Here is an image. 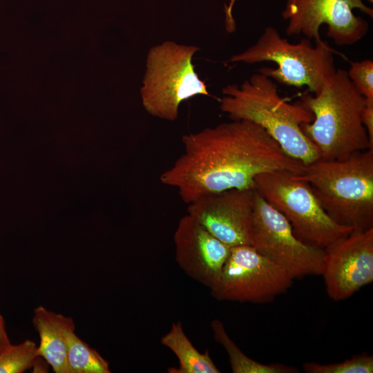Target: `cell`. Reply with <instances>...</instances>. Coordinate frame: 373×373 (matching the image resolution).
<instances>
[{
  "instance_id": "7402d4cb",
  "label": "cell",
  "mask_w": 373,
  "mask_h": 373,
  "mask_svg": "<svg viewBox=\"0 0 373 373\" xmlns=\"http://www.w3.org/2000/svg\"><path fill=\"white\" fill-rule=\"evenodd\" d=\"M236 0H229L225 8V28L227 32L232 33L236 30V22L232 14V10Z\"/></svg>"
},
{
  "instance_id": "6da1fadb",
  "label": "cell",
  "mask_w": 373,
  "mask_h": 373,
  "mask_svg": "<svg viewBox=\"0 0 373 373\" xmlns=\"http://www.w3.org/2000/svg\"><path fill=\"white\" fill-rule=\"evenodd\" d=\"M184 151L160 175L190 204L210 193L254 189L255 178L274 171L302 173L304 164L287 155L259 125L232 120L182 136Z\"/></svg>"
},
{
  "instance_id": "603a6c76",
  "label": "cell",
  "mask_w": 373,
  "mask_h": 373,
  "mask_svg": "<svg viewBox=\"0 0 373 373\" xmlns=\"http://www.w3.org/2000/svg\"><path fill=\"white\" fill-rule=\"evenodd\" d=\"M10 343V341L6 332L3 318L0 314V352Z\"/></svg>"
},
{
  "instance_id": "7a4b0ae2",
  "label": "cell",
  "mask_w": 373,
  "mask_h": 373,
  "mask_svg": "<svg viewBox=\"0 0 373 373\" xmlns=\"http://www.w3.org/2000/svg\"><path fill=\"white\" fill-rule=\"evenodd\" d=\"M222 93L220 108L231 120L259 125L287 155L304 165L320 158L318 149L300 127L312 122V114L300 104L287 102L269 77L258 71L240 85H227Z\"/></svg>"
},
{
  "instance_id": "cb8c5ba5",
  "label": "cell",
  "mask_w": 373,
  "mask_h": 373,
  "mask_svg": "<svg viewBox=\"0 0 373 373\" xmlns=\"http://www.w3.org/2000/svg\"><path fill=\"white\" fill-rule=\"evenodd\" d=\"M369 1H370L371 3H372L373 0H368Z\"/></svg>"
},
{
  "instance_id": "d6986e66",
  "label": "cell",
  "mask_w": 373,
  "mask_h": 373,
  "mask_svg": "<svg viewBox=\"0 0 373 373\" xmlns=\"http://www.w3.org/2000/svg\"><path fill=\"white\" fill-rule=\"evenodd\" d=\"M303 367L307 373H372L373 356L362 354L341 363L330 364L308 362L305 363Z\"/></svg>"
},
{
  "instance_id": "3957f363",
  "label": "cell",
  "mask_w": 373,
  "mask_h": 373,
  "mask_svg": "<svg viewBox=\"0 0 373 373\" xmlns=\"http://www.w3.org/2000/svg\"><path fill=\"white\" fill-rule=\"evenodd\" d=\"M365 98L356 89L346 70L336 69L319 93L301 96L300 104L313 116L300 125L315 144L320 158L344 160L370 146L361 113Z\"/></svg>"
},
{
  "instance_id": "277c9868",
  "label": "cell",
  "mask_w": 373,
  "mask_h": 373,
  "mask_svg": "<svg viewBox=\"0 0 373 373\" xmlns=\"http://www.w3.org/2000/svg\"><path fill=\"white\" fill-rule=\"evenodd\" d=\"M296 176L335 222L356 231L373 228V149L344 160L319 158Z\"/></svg>"
},
{
  "instance_id": "ac0fdd59",
  "label": "cell",
  "mask_w": 373,
  "mask_h": 373,
  "mask_svg": "<svg viewBox=\"0 0 373 373\" xmlns=\"http://www.w3.org/2000/svg\"><path fill=\"white\" fill-rule=\"evenodd\" d=\"M38 345L31 340L10 343L0 352V373H22L32 367L39 357Z\"/></svg>"
},
{
  "instance_id": "5bb4252c",
  "label": "cell",
  "mask_w": 373,
  "mask_h": 373,
  "mask_svg": "<svg viewBox=\"0 0 373 373\" xmlns=\"http://www.w3.org/2000/svg\"><path fill=\"white\" fill-rule=\"evenodd\" d=\"M32 323L39 336L38 354L56 373H69L67 335L75 325L72 318L39 306L34 309Z\"/></svg>"
},
{
  "instance_id": "8fae6325",
  "label": "cell",
  "mask_w": 373,
  "mask_h": 373,
  "mask_svg": "<svg viewBox=\"0 0 373 373\" xmlns=\"http://www.w3.org/2000/svg\"><path fill=\"white\" fill-rule=\"evenodd\" d=\"M324 250L321 275L330 298L345 300L372 283L373 228L353 230L346 238Z\"/></svg>"
},
{
  "instance_id": "7c38bea8",
  "label": "cell",
  "mask_w": 373,
  "mask_h": 373,
  "mask_svg": "<svg viewBox=\"0 0 373 373\" xmlns=\"http://www.w3.org/2000/svg\"><path fill=\"white\" fill-rule=\"evenodd\" d=\"M254 189H229L189 204L187 213L230 247L251 245Z\"/></svg>"
},
{
  "instance_id": "ba28073f",
  "label": "cell",
  "mask_w": 373,
  "mask_h": 373,
  "mask_svg": "<svg viewBox=\"0 0 373 373\" xmlns=\"http://www.w3.org/2000/svg\"><path fill=\"white\" fill-rule=\"evenodd\" d=\"M251 245L293 279L321 275L325 250L299 240L285 216L256 189Z\"/></svg>"
},
{
  "instance_id": "e0dca14e",
  "label": "cell",
  "mask_w": 373,
  "mask_h": 373,
  "mask_svg": "<svg viewBox=\"0 0 373 373\" xmlns=\"http://www.w3.org/2000/svg\"><path fill=\"white\" fill-rule=\"evenodd\" d=\"M70 329L67 335L69 373H110L108 362Z\"/></svg>"
},
{
  "instance_id": "9c48e42d",
  "label": "cell",
  "mask_w": 373,
  "mask_h": 373,
  "mask_svg": "<svg viewBox=\"0 0 373 373\" xmlns=\"http://www.w3.org/2000/svg\"><path fill=\"white\" fill-rule=\"evenodd\" d=\"M291 278L251 245L231 247L220 278L210 289L219 300L265 303L285 292Z\"/></svg>"
},
{
  "instance_id": "44dd1931",
  "label": "cell",
  "mask_w": 373,
  "mask_h": 373,
  "mask_svg": "<svg viewBox=\"0 0 373 373\" xmlns=\"http://www.w3.org/2000/svg\"><path fill=\"white\" fill-rule=\"evenodd\" d=\"M361 118L367 133L370 145L373 148V99H365Z\"/></svg>"
},
{
  "instance_id": "9a60e30c",
  "label": "cell",
  "mask_w": 373,
  "mask_h": 373,
  "mask_svg": "<svg viewBox=\"0 0 373 373\" xmlns=\"http://www.w3.org/2000/svg\"><path fill=\"white\" fill-rule=\"evenodd\" d=\"M161 343L177 356L179 367H170L169 373H220L209 351L200 353L187 338L181 322L173 323L171 329L160 339Z\"/></svg>"
},
{
  "instance_id": "5b68a950",
  "label": "cell",
  "mask_w": 373,
  "mask_h": 373,
  "mask_svg": "<svg viewBox=\"0 0 373 373\" xmlns=\"http://www.w3.org/2000/svg\"><path fill=\"white\" fill-rule=\"evenodd\" d=\"M334 50L327 42L312 46L308 39L291 44L272 26L265 28L256 42L229 61L254 64L274 62L277 67H263L259 72L288 86H307L316 95L334 73Z\"/></svg>"
},
{
  "instance_id": "8992f818",
  "label": "cell",
  "mask_w": 373,
  "mask_h": 373,
  "mask_svg": "<svg viewBox=\"0 0 373 373\" xmlns=\"http://www.w3.org/2000/svg\"><path fill=\"white\" fill-rule=\"evenodd\" d=\"M195 46L166 41L151 48L140 95L142 105L152 116L174 121L180 104L196 95L211 97L195 70Z\"/></svg>"
},
{
  "instance_id": "4fadbf2b",
  "label": "cell",
  "mask_w": 373,
  "mask_h": 373,
  "mask_svg": "<svg viewBox=\"0 0 373 373\" xmlns=\"http://www.w3.org/2000/svg\"><path fill=\"white\" fill-rule=\"evenodd\" d=\"M173 240L175 260L191 278L211 289L231 251L189 214L179 221Z\"/></svg>"
},
{
  "instance_id": "2e32d148",
  "label": "cell",
  "mask_w": 373,
  "mask_h": 373,
  "mask_svg": "<svg viewBox=\"0 0 373 373\" xmlns=\"http://www.w3.org/2000/svg\"><path fill=\"white\" fill-rule=\"evenodd\" d=\"M215 341L222 345L228 354L233 373H294V367L283 364H262L246 356L228 336L222 323L215 319L211 323Z\"/></svg>"
},
{
  "instance_id": "30bf717a",
  "label": "cell",
  "mask_w": 373,
  "mask_h": 373,
  "mask_svg": "<svg viewBox=\"0 0 373 373\" xmlns=\"http://www.w3.org/2000/svg\"><path fill=\"white\" fill-rule=\"evenodd\" d=\"M354 9L372 17V9L362 0H287L281 15L288 21V36L303 35L321 44L320 27L325 24L327 36L334 44L350 46L361 40L369 30L367 22L356 16Z\"/></svg>"
},
{
  "instance_id": "ffe728a7",
  "label": "cell",
  "mask_w": 373,
  "mask_h": 373,
  "mask_svg": "<svg viewBox=\"0 0 373 373\" xmlns=\"http://www.w3.org/2000/svg\"><path fill=\"white\" fill-rule=\"evenodd\" d=\"M356 89L365 99H373V61L370 59L352 62L347 71Z\"/></svg>"
},
{
  "instance_id": "52a82bcc",
  "label": "cell",
  "mask_w": 373,
  "mask_h": 373,
  "mask_svg": "<svg viewBox=\"0 0 373 373\" xmlns=\"http://www.w3.org/2000/svg\"><path fill=\"white\" fill-rule=\"evenodd\" d=\"M254 189L285 216L294 235L306 244L325 249L353 231L335 222L310 186L289 171H274L257 175Z\"/></svg>"
}]
</instances>
